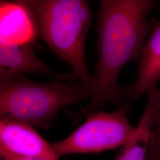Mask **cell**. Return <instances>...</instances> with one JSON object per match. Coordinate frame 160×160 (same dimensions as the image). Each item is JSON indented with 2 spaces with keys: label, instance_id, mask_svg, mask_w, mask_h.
<instances>
[{
  "label": "cell",
  "instance_id": "cell-1",
  "mask_svg": "<svg viewBox=\"0 0 160 160\" xmlns=\"http://www.w3.org/2000/svg\"><path fill=\"white\" fill-rule=\"evenodd\" d=\"M157 2L152 0H103L97 26L98 61L92 76V96L83 108L71 113L78 122L106 103L126 106L123 88L119 84L121 70L140 59L150 31L147 20Z\"/></svg>",
  "mask_w": 160,
  "mask_h": 160
},
{
  "label": "cell",
  "instance_id": "cell-2",
  "mask_svg": "<svg viewBox=\"0 0 160 160\" xmlns=\"http://www.w3.org/2000/svg\"><path fill=\"white\" fill-rule=\"evenodd\" d=\"M34 15L38 36L58 57L69 65L75 79L92 87L85 57L86 37L92 20L84 0L26 1Z\"/></svg>",
  "mask_w": 160,
  "mask_h": 160
},
{
  "label": "cell",
  "instance_id": "cell-3",
  "mask_svg": "<svg viewBox=\"0 0 160 160\" xmlns=\"http://www.w3.org/2000/svg\"><path fill=\"white\" fill-rule=\"evenodd\" d=\"M61 81L39 84L21 76L1 85V120L47 129L60 109L91 98V86L80 81L69 84Z\"/></svg>",
  "mask_w": 160,
  "mask_h": 160
},
{
  "label": "cell",
  "instance_id": "cell-4",
  "mask_svg": "<svg viewBox=\"0 0 160 160\" xmlns=\"http://www.w3.org/2000/svg\"><path fill=\"white\" fill-rule=\"evenodd\" d=\"M128 106L119 107L110 113H94L71 135L52 147L60 157L78 153H94L122 147L137 132L128 119Z\"/></svg>",
  "mask_w": 160,
  "mask_h": 160
},
{
  "label": "cell",
  "instance_id": "cell-5",
  "mask_svg": "<svg viewBox=\"0 0 160 160\" xmlns=\"http://www.w3.org/2000/svg\"><path fill=\"white\" fill-rule=\"evenodd\" d=\"M0 149L18 157L59 160L52 145L33 127L13 121L0 120Z\"/></svg>",
  "mask_w": 160,
  "mask_h": 160
},
{
  "label": "cell",
  "instance_id": "cell-6",
  "mask_svg": "<svg viewBox=\"0 0 160 160\" xmlns=\"http://www.w3.org/2000/svg\"><path fill=\"white\" fill-rule=\"evenodd\" d=\"M24 73L46 75L56 80H75L71 72L59 74L49 68L36 55L33 44L15 45L0 43V84H6Z\"/></svg>",
  "mask_w": 160,
  "mask_h": 160
},
{
  "label": "cell",
  "instance_id": "cell-7",
  "mask_svg": "<svg viewBox=\"0 0 160 160\" xmlns=\"http://www.w3.org/2000/svg\"><path fill=\"white\" fill-rule=\"evenodd\" d=\"M38 36L37 23L26 1H1L0 43L34 45Z\"/></svg>",
  "mask_w": 160,
  "mask_h": 160
},
{
  "label": "cell",
  "instance_id": "cell-8",
  "mask_svg": "<svg viewBox=\"0 0 160 160\" xmlns=\"http://www.w3.org/2000/svg\"><path fill=\"white\" fill-rule=\"evenodd\" d=\"M160 81V20L151 29L140 58L138 77L129 88H123L126 104L130 108L145 93H149Z\"/></svg>",
  "mask_w": 160,
  "mask_h": 160
},
{
  "label": "cell",
  "instance_id": "cell-9",
  "mask_svg": "<svg viewBox=\"0 0 160 160\" xmlns=\"http://www.w3.org/2000/svg\"><path fill=\"white\" fill-rule=\"evenodd\" d=\"M153 113L145 110L133 137L123 145L114 160H148L149 149L154 127Z\"/></svg>",
  "mask_w": 160,
  "mask_h": 160
},
{
  "label": "cell",
  "instance_id": "cell-10",
  "mask_svg": "<svg viewBox=\"0 0 160 160\" xmlns=\"http://www.w3.org/2000/svg\"><path fill=\"white\" fill-rule=\"evenodd\" d=\"M149 94L154 100L155 122L149 149L148 160H160V88H155Z\"/></svg>",
  "mask_w": 160,
  "mask_h": 160
},
{
  "label": "cell",
  "instance_id": "cell-11",
  "mask_svg": "<svg viewBox=\"0 0 160 160\" xmlns=\"http://www.w3.org/2000/svg\"><path fill=\"white\" fill-rule=\"evenodd\" d=\"M0 159L1 160H49L39 158H28L18 157L10 154L2 149H0Z\"/></svg>",
  "mask_w": 160,
  "mask_h": 160
}]
</instances>
